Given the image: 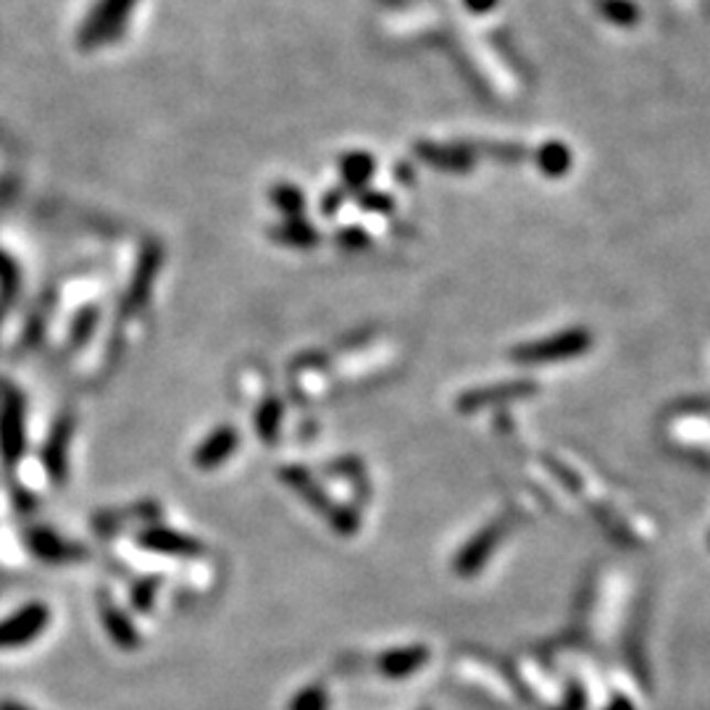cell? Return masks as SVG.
<instances>
[{"instance_id":"obj_1","label":"cell","mask_w":710,"mask_h":710,"mask_svg":"<svg viewBox=\"0 0 710 710\" xmlns=\"http://www.w3.org/2000/svg\"><path fill=\"white\" fill-rule=\"evenodd\" d=\"M43 624V613L40 611H26L24 616H19L13 624L0 626V645H17L19 639H24L26 634H35Z\"/></svg>"}]
</instances>
